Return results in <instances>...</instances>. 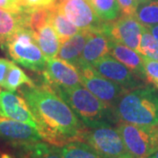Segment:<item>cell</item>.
Instances as JSON below:
<instances>
[{
	"mask_svg": "<svg viewBox=\"0 0 158 158\" xmlns=\"http://www.w3.org/2000/svg\"><path fill=\"white\" fill-rule=\"evenodd\" d=\"M0 117L21 121L38 130L37 121L26 99L14 91L0 92Z\"/></svg>",
	"mask_w": 158,
	"mask_h": 158,
	"instance_id": "7c38bea8",
	"label": "cell"
},
{
	"mask_svg": "<svg viewBox=\"0 0 158 158\" xmlns=\"http://www.w3.org/2000/svg\"><path fill=\"white\" fill-rule=\"evenodd\" d=\"M50 25L56 31L61 44L65 42L69 38H71L76 34H77L79 31L78 28L76 26H74L73 24L58 10L57 4L55 6L53 13H52Z\"/></svg>",
	"mask_w": 158,
	"mask_h": 158,
	"instance_id": "44dd1931",
	"label": "cell"
},
{
	"mask_svg": "<svg viewBox=\"0 0 158 158\" xmlns=\"http://www.w3.org/2000/svg\"><path fill=\"white\" fill-rule=\"evenodd\" d=\"M34 36L37 45L47 59L57 56L61 43L56 31L50 24L42 27L38 33L34 34Z\"/></svg>",
	"mask_w": 158,
	"mask_h": 158,
	"instance_id": "ac0fdd59",
	"label": "cell"
},
{
	"mask_svg": "<svg viewBox=\"0 0 158 158\" xmlns=\"http://www.w3.org/2000/svg\"><path fill=\"white\" fill-rule=\"evenodd\" d=\"M139 53L158 62V40L148 32L147 28L142 34Z\"/></svg>",
	"mask_w": 158,
	"mask_h": 158,
	"instance_id": "484cf974",
	"label": "cell"
},
{
	"mask_svg": "<svg viewBox=\"0 0 158 158\" xmlns=\"http://www.w3.org/2000/svg\"><path fill=\"white\" fill-rule=\"evenodd\" d=\"M0 137L18 147L42 141L39 131L35 127L4 117H0Z\"/></svg>",
	"mask_w": 158,
	"mask_h": 158,
	"instance_id": "4fadbf2b",
	"label": "cell"
},
{
	"mask_svg": "<svg viewBox=\"0 0 158 158\" xmlns=\"http://www.w3.org/2000/svg\"><path fill=\"white\" fill-rule=\"evenodd\" d=\"M56 5L50 7L23 6L19 11L23 27L33 34L38 33L48 24H50L52 13Z\"/></svg>",
	"mask_w": 158,
	"mask_h": 158,
	"instance_id": "2e32d148",
	"label": "cell"
},
{
	"mask_svg": "<svg viewBox=\"0 0 158 158\" xmlns=\"http://www.w3.org/2000/svg\"><path fill=\"white\" fill-rule=\"evenodd\" d=\"M41 73L44 85L49 88H69L82 84L77 67L58 57L48 59L45 69Z\"/></svg>",
	"mask_w": 158,
	"mask_h": 158,
	"instance_id": "30bf717a",
	"label": "cell"
},
{
	"mask_svg": "<svg viewBox=\"0 0 158 158\" xmlns=\"http://www.w3.org/2000/svg\"><path fill=\"white\" fill-rule=\"evenodd\" d=\"M11 62L0 58V87H5L6 76L8 74L9 69L11 67Z\"/></svg>",
	"mask_w": 158,
	"mask_h": 158,
	"instance_id": "f546056e",
	"label": "cell"
},
{
	"mask_svg": "<svg viewBox=\"0 0 158 158\" xmlns=\"http://www.w3.org/2000/svg\"><path fill=\"white\" fill-rule=\"evenodd\" d=\"M117 128L130 158H148L158 148V127L120 122Z\"/></svg>",
	"mask_w": 158,
	"mask_h": 158,
	"instance_id": "8992f818",
	"label": "cell"
},
{
	"mask_svg": "<svg viewBox=\"0 0 158 158\" xmlns=\"http://www.w3.org/2000/svg\"><path fill=\"white\" fill-rule=\"evenodd\" d=\"M120 11L123 15L135 16L136 10L139 6L137 0H117Z\"/></svg>",
	"mask_w": 158,
	"mask_h": 158,
	"instance_id": "83f0119b",
	"label": "cell"
},
{
	"mask_svg": "<svg viewBox=\"0 0 158 158\" xmlns=\"http://www.w3.org/2000/svg\"><path fill=\"white\" fill-rule=\"evenodd\" d=\"M18 1H19L22 6H25V2H24V0H18Z\"/></svg>",
	"mask_w": 158,
	"mask_h": 158,
	"instance_id": "d590c367",
	"label": "cell"
},
{
	"mask_svg": "<svg viewBox=\"0 0 158 158\" xmlns=\"http://www.w3.org/2000/svg\"><path fill=\"white\" fill-rule=\"evenodd\" d=\"M62 158H102L85 141H72L60 147Z\"/></svg>",
	"mask_w": 158,
	"mask_h": 158,
	"instance_id": "603a6c76",
	"label": "cell"
},
{
	"mask_svg": "<svg viewBox=\"0 0 158 158\" xmlns=\"http://www.w3.org/2000/svg\"><path fill=\"white\" fill-rule=\"evenodd\" d=\"M148 158H158V148L153 153L152 155H150V156Z\"/></svg>",
	"mask_w": 158,
	"mask_h": 158,
	"instance_id": "d6a6232c",
	"label": "cell"
},
{
	"mask_svg": "<svg viewBox=\"0 0 158 158\" xmlns=\"http://www.w3.org/2000/svg\"><path fill=\"white\" fill-rule=\"evenodd\" d=\"M135 16L146 27L158 25V0H148L140 4Z\"/></svg>",
	"mask_w": 158,
	"mask_h": 158,
	"instance_id": "cb8c5ba5",
	"label": "cell"
},
{
	"mask_svg": "<svg viewBox=\"0 0 158 158\" xmlns=\"http://www.w3.org/2000/svg\"><path fill=\"white\" fill-rule=\"evenodd\" d=\"M108 40L109 37L103 31H90L79 61L93 65L109 54Z\"/></svg>",
	"mask_w": 158,
	"mask_h": 158,
	"instance_id": "9a60e30c",
	"label": "cell"
},
{
	"mask_svg": "<svg viewBox=\"0 0 158 158\" xmlns=\"http://www.w3.org/2000/svg\"><path fill=\"white\" fill-rule=\"evenodd\" d=\"M6 48L12 61L25 68L41 73L46 68L47 58L40 49L34 34L22 27L6 42Z\"/></svg>",
	"mask_w": 158,
	"mask_h": 158,
	"instance_id": "277c9868",
	"label": "cell"
},
{
	"mask_svg": "<svg viewBox=\"0 0 158 158\" xmlns=\"http://www.w3.org/2000/svg\"><path fill=\"white\" fill-rule=\"evenodd\" d=\"M23 6L18 0H0V8L13 11L19 12Z\"/></svg>",
	"mask_w": 158,
	"mask_h": 158,
	"instance_id": "f1b7e54d",
	"label": "cell"
},
{
	"mask_svg": "<svg viewBox=\"0 0 158 158\" xmlns=\"http://www.w3.org/2000/svg\"><path fill=\"white\" fill-rule=\"evenodd\" d=\"M50 89L71 108L86 127L118 122L113 108L93 95L82 84L69 88L54 87Z\"/></svg>",
	"mask_w": 158,
	"mask_h": 158,
	"instance_id": "3957f363",
	"label": "cell"
},
{
	"mask_svg": "<svg viewBox=\"0 0 158 158\" xmlns=\"http://www.w3.org/2000/svg\"><path fill=\"white\" fill-rule=\"evenodd\" d=\"M0 158H12L10 156V155H8V154H2L1 155V156H0Z\"/></svg>",
	"mask_w": 158,
	"mask_h": 158,
	"instance_id": "836d02e7",
	"label": "cell"
},
{
	"mask_svg": "<svg viewBox=\"0 0 158 158\" xmlns=\"http://www.w3.org/2000/svg\"><path fill=\"white\" fill-rule=\"evenodd\" d=\"M84 141L102 158H130L118 128L113 127L111 123L87 127Z\"/></svg>",
	"mask_w": 158,
	"mask_h": 158,
	"instance_id": "5b68a950",
	"label": "cell"
},
{
	"mask_svg": "<svg viewBox=\"0 0 158 158\" xmlns=\"http://www.w3.org/2000/svg\"><path fill=\"white\" fill-rule=\"evenodd\" d=\"M104 22H112L120 15V8L117 0H87Z\"/></svg>",
	"mask_w": 158,
	"mask_h": 158,
	"instance_id": "7402d4cb",
	"label": "cell"
},
{
	"mask_svg": "<svg viewBox=\"0 0 158 158\" xmlns=\"http://www.w3.org/2000/svg\"><path fill=\"white\" fill-rule=\"evenodd\" d=\"M0 92H1V90H0Z\"/></svg>",
	"mask_w": 158,
	"mask_h": 158,
	"instance_id": "8d00e7d4",
	"label": "cell"
},
{
	"mask_svg": "<svg viewBox=\"0 0 158 158\" xmlns=\"http://www.w3.org/2000/svg\"><path fill=\"white\" fill-rule=\"evenodd\" d=\"M92 66L102 76L127 90H132L144 85L142 80L138 78L129 69L118 62L112 55L107 54L104 56Z\"/></svg>",
	"mask_w": 158,
	"mask_h": 158,
	"instance_id": "8fae6325",
	"label": "cell"
},
{
	"mask_svg": "<svg viewBox=\"0 0 158 158\" xmlns=\"http://www.w3.org/2000/svg\"><path fill=\"white\" fill-rule=\"evenodd\" d=\"M144 64L147 82L152 84L158 90V62L147 56H141Z\"/></svg>",
	"mask_w": 158,
	"mask_h": 158,
	"instance_id": "4316f807",
	"label": "cell"
},
{
	"mask_svg": "<svg viewBox=\"0 0 158 158\" xmlns=\"http://www.w3.org/2000/svg\"><path fill=\"white\" fill-rule=\"evenodd\" d=\"M146 28L135 16L122 14L112 22H106L103 32L110 39L139 53L142 34Z\"/></svg>",
	"mask_w": 158,
	"mask_h": 158,
	"instance_id": "ba28073f",
	"label": "cell"
},
{
	"mask_svg": "<svg viewBox=\"0 0 158 158\" xmlns=\"http://www.w3.org/2000/svg\"><path fill=\"white\" fill-rule=\"evenodd\" d=\"M57 8L80 30H104L106 22L98 17L87 0H59Z\"/></svg>",
	"mask_w": 158,
	"mask_h": 158,
	"instance_id": "9c48e42d",
	"label": "cell"
},
{
	"mask_svg": "<svg viewBox=\"0 0 158 158\" xmlns=\"http://www.w3.org/2000/svg\"><path fill=\"white\" fill-rule=\"evenodd\" d=\"M22 27H24L19 12L0 8V46L2 48Z\"/></svg>",
	"mask_w": 158,
	"mask_h": 158,
	"instance_id": "ffe728a7",
	"label": "cell"
},
{
	"mask_svg": "<svg viewBox=\"0 0 158 158\" xmlns=\"http://www.w3.org/2000/svg\"><path fill=\"white\" fill-rule=\"evenodd\" d=\"M23 85L34 86V83L27 74L20 68L16 66L13 62H11V67L9 69L8 74L6 76L5 87L10 91H15L18 89L21 88Z\"/></svg>",
	"mask_w": 158,
	"mask_h": 158,
	"instance_id": "d4e9b609",
	"label": "cell"
},
{
	"mask_svg": "<svg viewBox=\"0 0 158 158\" xmlns=\"http://www.w3.org/2000/svg\"><path fill=\"white\" fill-rule=\"evenodd\" d=\"M147 29L148 30V32L158 40V25L148 27H147Z\"/></svg>",
	"mask_w": 158,
	"mask_h": 158,
	"instance_id": "1f68e13d",
	"label": "cell"
},
{
	"mask_svg": "<svg viewBox=\"0 0 158 158\" xmlns=\"http://www.w3.org/2000/svg\"><path fill=\"white\" fill-rule=\"evenodd\" d=\"M18 158H62L60 147L41 141L19 146Z\"/></svg>",
	"mask_w": 158,
	"mask_h": 158,
	"instance_id": "d6986e66",
	"label": "cell"
},
{
	"mask_svg": "<svg viewBox=\"0 0 158 158\" xmlns=\"http://www.w3.org/2000/svg\"><path fill=\"white\" fill-rule=\"evenodd\" d=\"M113 113L118 122L157 127V89L143 85L126 91L113 108Z\"/></svg>",
	"mask_w": 158,
	"mask_h": 158,
	"instance_id": "7a4b0ae2",
	"label": "cell"
},
{
	"mask_svg": "<svg viewBox=\"0 0 158 158\" xmlns=\"http://www.w3.org/2000/svg\"><path fill=\"white\" fill-rule=\"evenodd\" d=\"M157 127H158V126H157Z\"/></svg>",
	"mask_w": 158,
	"mask_h": 158,
	"instance_id": "74e56055",
	"label": "cell"
},
{
	"mask_svg": "<svg viewBox=\"0 0 158 158\" xmlns=\"http://www.w3.org/2000/svg\"><path fill=\"white\" fill-rule=\"evenodd\" d=\"M108 45L109 53L115 59L127 66L138 78L147 82L145 68L141 54L110 38L108 40Z\"/></svg>",
	"mask_w": 158,
	"mask_h": 158,
	"instance_id": "5bb4252c",
	"label": "cell"
},
{
	"mask_svg": "<svg viewBox=\"0 0 158 158\" xmlns=\"http://www.w3.org/2000/svg\"><path fill=\"white\" fill-rule=\"evenodd\" d=\"M138 1V3H139V5L140 4H142V3H144V2H146V1H148V0H137Z\"/></svg>",
	"mask_w": 158,
	"mask_h": 158,
	"instance_id": "e575fe53",
	"label": "cell"
},
{
	"mask_svg": "<svg viewBox=\"0 0 158 158\" xmlns=\"http://www.w3.org/2000/svg\"><path fill=\"white\" fill-rule=\"evenodd\" d=\"M90 34V30H79L77 34L62 43L57 57L77 66Z\"/></svg>",
	"mask_w": 158,
	"mask_h": 158,
	"instance_id": "e0dca14e",
	"label": "cell"
},
{
	"mask_svg": "<svg viewBox=\"0 0 158 158\" xmlns=\"http://www.w3.org/2000/svg\"><path fill=\"white\" fill-rule=\"evenodd\" d=\"M19 93L34 114L42 141L57 147L72 141H84L87 127L48 85H25Z\"/></svg>",
	"mask_w": 158,
	"mask_h": 158,
	"instance_id": "6da1fadb",
	"label": "cell"
},
{
	"mask_svg": "<svg viewBox=\"0 0 158 158\" xmlns=\"http://www.w3.org/2000/svg\"><path fill=\"white\" fill-rule=\"evenodd\" d=\"M76 67L83 85L113 109L120 97L128 90L102 76L90 64L79 61Z\"/></svg>",
	"mask_w": 158,
	"mask_h": 158,
	"instance_id": "52a82bcc",
	"label": "cell"
},
{
	"mask_svg": "<svg viewBox=\"0 0 158 158\" xmlns=\"http://www.w3.org/2000/svg\"><path fill=\"white\" fill-rule=\"evenodd\" d=\"M59 0H24L25 6L50 7L56 5Z\"/></svg>",
	"mask_w": 158,
	"mask_h": 158,
	"instance_id": "4dcf8cb0",
	"label": "cell"
}]
</instances>
